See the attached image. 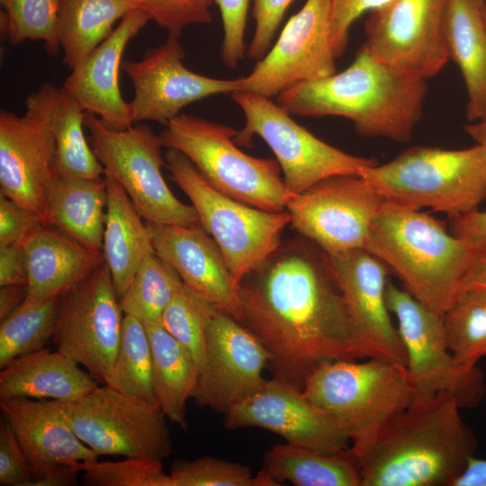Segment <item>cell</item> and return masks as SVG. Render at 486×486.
<instances>
[{
	"instance_id": "6da1fadb",
	"label": "cell",
	"mask_w": 486,
	"mask_h": 486,
	"mask_svg": "<svg viewBox=\"0 0 486 486\" xmlns=\"http://www.w3.org/2000/svg\"><path fill=\"white\" fill-rule=\"evenodd\" d=\"M242 318L266 350L272 377L302 389L319 365L379 358L362 336L328 256L302 236L279 248L238 286Z\"/></svg>"
},
{
	"instance_id": "7a4b0ae2",
	"label": "cell",
	"mask_w": 486,
	"mask_h": 486,
	"mask_svg": "<svg viewBox=\"0 0 486 486\" xmlns=\"http://www.w3.org/2000/svg\"><path fill=\"white\" fill-rule=\"evenodd\" d=\"M460 408L446 392L413 400L360 459L361 486H453L477 448Z\"/></svg>"
},
{
	"instance_id": "3957f363",
	"label": "cell",
	"mask_w": 486,
	"mask_h": 486,
	"mask_svg": "<svg viewBox=\"0 0 486 486\" xmlns=\"http://www.w3.org/2000/svg\"><path fill=\"white\" fill-rule=\"evenodd\" d=\"M427 90L426 80L399 74L363 45L346 69L289 88L276 104L290 115L344 117L359 135L406 142L422 116Z\"/></svg>"
},
{
	"instance_id": "277c9868",
	"label": "cell",
	"mask_w": 486,
	"mask_h": 486,
	"mask_svg": "<svg viewBox=\"0 0 486 486\" xmlns=\"http://www.w3.org/2000/svg\"><path fill=\"white\" fill-rule=\"evenodd\" d=\"M365 249L388 265L415 299L443 315L459 292L475 248L428 213L384 201Z\"/></svg>"
},
{
	"instance_id": "5b68a950",
	"label": "cell",
	"mask_w": 486,
	"mask_h": 486,
	"mask_svg": "<svg viewBox=\"0 0 486 486\" xmlns=\"http://www.w3.org/2000/svg\"><path fill=\"white\" fill-rule=\"evenodd\" d=\"M302 390L341 426L359 462L414 399L407 367L381 358L324 363L309 374Z\"/></svg>"
},
{
	"instance_id": "8992f818",
	"label": "cell",
	"mask_w": 486,
	"mask_h": 486,
	"mask_svg": "<svg viewBox=\"0 0 486 486\" xmlns=\"http://www.w3.org/2000/svg\"><path fill=\"white\" fill-rule=\"evenodd\" d=\"M362 176L385 201L455 218L477 210L486 199V144L463 149L412 147Z\"/></svg>"
},
{
	"instance_id": "52a82bcc",
	"label": "cell",
	"mask_w": 486,
	"mask_h": 486,
	"mask_svg": "<svg viewBox=\"0 0 486 486\" xmlns=\"http://www.w3.org/2000/svg\"><path fill=\"white\" fill-rule=\"evenodd\" d=\"M237 130L202 117L180 113L160 131L164 147L176 149L219 192L250 206L283 212L293 196L276 160L251 157L234 140Z\"/></svg>"
},
{
	"instance_id": "ba28073f",
	"label": "cell",
	"mask_w": 486,
	"mask_h": 486,
	"mask_svg": "<svg viewBox=\"0 0 486 486\" xmlns=\"http://www.w3.org/2000/svg\"><path fill=\"white\" fill-rule=\"evenodd\" d=\"M165 160L171 179L189 198L200 224L220 247L239 286L279 248L291 222L290 213L261 210L219 192L176 149L167 148Z\"/></svg>"
},
{
	"instance_id": "9c48e42d",
	"label": "cell",
	"mask_w": 486,
	"mask_h": 486,
	"mask_svg": "<svg viewBox=\"0 0 486 486\" xmlns=\"http://www.w3.org/2000/svg\"><path fill=\"white\" fill-rule=\"evenodd\" d=\"M88 140L104 169L126 192L147 222L195 227L200 224L193 205L179 201L162 175L166 166L159 134L145 123L123 130L108 128L96 115L85 112Z\"/></svg>"
},
{
	"instance_id": "30bf717a",
	"label": "cell",
	"mask_w": 486,
	"mask_h": 486,
	"mask_svg": "<svg viewBox=\"0 0 486 486\" xmlns=\"http://www.w3.org/2000/svg\"><path fill=\"white\" fill-rule=\"evenodd\" d=\"M231 98L246 118L235 142L250 147L253 137H260L274 152L284 184L293 196L325 178L362 176L378 164L374 158L346 153L318 139L270 98L242 90L231 93Z\"/></svg>"
},
{
	"instance_id": "8fae6325",
	"label": "cell",
	"mask_w": 486,
	"mask_h": 486,
	"mask_svg": "<svg viewBox=\"0 0 486 486\" xmlns=\"http://www.w3.org/2000/svg\"><path fill=\"white\" fill-rule=\"evenodd\" d=\"M386 301L398 320L413 400L446 392L461 408L477 406L486 392L483 373L477 365L465 366L454 358L446 344L443 315L392 283L386 286Z\"/></svg>"
},
{
	"instance_id": "7c38bea8",
	"label": "cell",
	"mask_w": 486,
	"mask_h": 486,
	"mask_svg": "<svg viewBox=\"0 0 486 486\" xmlns=\"http://www.w3.org/2000/svg\"><path fill=\"white\" fill-rule=\"evenodd\" d=\"M71 427L97 455L163 460L173 452L166 415L158 402L107 384L68 402Z\"/></svg>"
},
{
	"instance_id": "4fadbf2b",
	"label": "cell",
	"mask_w": 486,
	"mask_h": 486,
	"mask_svg": "<svg viewBox=\"0 0 486 486\" xmlns=\"http://www.w3.org/2000/svg\"><path fill=\"white\" fill-rule=\"evenodd\" d=\"M124 313L104 264L60 299L52 338L58 351L107 383L119 348Z\"/></svg>"
},
{
	"instance_id": "5bb4252c",
	"label": "cell",
	"mask_w": 486,
	"mask_h": 486,
	"mask_svg": "<svg viewBox=\"0 0 486 486\" xmlns=\"http://www.w3.org/2000/svg\"><path fill=\"white\" fill-rule=\"evenodd\" d=\"M448 0H389L368 12L364 44L378 61L427 80L449 59L444 17Z\"/></svg>"
},
{
	"instance_id": "9a60e30c",
	"label": "cell",
	"mask_w": 486,
	"mask_h": 486,
	"mask_svg": "<svg viewBox=\"0 0 486 486\" xmlns=\"http://www.w3.org/2000/svg\"><path fill=\"white\" fill-rule=\"evenodd\" d=\"M383 197L362 176L325 178L294 195L286 210L292 227L327 254L366 246Z\"/></svg>"
},
{
	"instance_id": "2e32d148",
	"label": "cell",
	"mask_w": 486,
	"mask_h": 486,
	"mask_svg": "<svg viewBox=\"0 0 486 486\" xmlns=\"http://www.w3.org/2000/svg\"><path fill=\"white\" fill-rule=\"evenodd\" d=\"M332 0H307L252 71L239 77L242 91L266 98L301 83L336 73L330 36Z\"/></svg>"
},
{
	"instance_id": "e0dca14e",
	"label": "cell",
	"mask_w": 486,
	"mask_h": 486,
	"mask_svg": "<svg viewBox=\"0 0 486 486\" xmlns=\"http://www.w3.org/2000/svg\"><path fill=\"white\" fill-rule=\"evenodd\" d=\"M268 360L251 331L216 309L206 328L204 357L192 398L198 406L225 414L262 387Z\"/></svg>"
},
{
	"instance_id": "ac0fdd59",
	"label": "cell",
	"mask_w": 486,
	"mask_h": 486,
	"mask_svg": "<svg viewBox=\"0 0 486 486\" xmlns=\"http://www.w3.org/2000/svg\"><path fill=\"white\" fill-rule=\"evenodd\" d=\"M178 36L148 50L140 60H125L122 68L133 86L130 103L134 124L145 121L166 125L190 104L241 89L240 80L218 79L189 70Z\"/></svg>"
},
{
	"instance_id": "d6986e66",
	"label": "cell",
	"mask_w": 486,
	"mask_h": 486,
	"mask_svg": "<svg viewBox=\"0 0 486 486\" xmlns=\"http://www.w3.org/2000/svg\"><path fill=\"white\" fill-rule=\"evenodd\" d=\"M224 417L226 429L260 428L286 443L323 453H340L351 446L341 426L313 405L302 389L273 377Z\"/></svg>"
},
{
	"instance_id": "ffe728a7",
	"label": "cell",
	"mask_w": 486,
	"mask_h": 486,
	"mask_svg": "<svg viewBox=\"0 0 486 486\" xmlns=\"http://www.w3.org/2000/svg\"><path fill=\"white\" fill-rule=\"evenodd\" d=\"M56 143L47 121L26 108L0 112V195L43 216L58 178Z\"/></svg>"
},
{
	"instance_id": "44dd1931",
	"label": "cell",
	"mask_w": 486,
	"mask_h": 486,
	"mask_svg": "<svg viewBox=\"0 0 486 486\" xmlns=\"http://www.w3.org/2000/svg\"><path fill=\"white\" fill-rule=\"evenodd\" d=\"M155 253L194 293L241 321L238 286L213 238L202 225L184 227L147 222Z\"/></svg>"
},
{
	"instance_id": "7402d4cb",
	"label": "cell",
	"mask_w": 486,
	"mask_h": 486,
	"mask_svg": "<svg viewBox=\"0 0 486 486\" xmlns=\"http://www.w3.org/2000/svg\"><path fill=\"white\" fill-rule=\"evenodd\" d=\"M327 256L362 336L379 358L407 367L406 352L387 305L385 264L364 248Z\"/></svg>"
},
{
	"instance_id": "603a6c76",
	"label": "cell",
	"mask_w": 486,
	"mask_h": 486,
	"mask_svg": "<svg viewBox=\"0 0 486 486\" xmlns=\"http://www.w3.org/2000/svg\"><path fill=\"white\" fill-rule=\"evenodd\" d=\"M150 21L140 9L129 12L101 44L71 70L63 87L82 108L96 115L108 128L123 130L131 127L130 103L120 89V69L123 52Z\"/></svg>"
},
{
	"instance_id": "cb8c5ba5",
	"label": "cell",
	"mask_w": 486,
	"mask_h": 486,
	"mask_svg": "<svg viewBox=\"0 0 486 486\" xmlns=\"http://www.w3.org/2000/svg\"><path fill=\"white\" fill-rule=\"evenodd\" d=\"M68 402L22 397L0 399L4 419L15 435L34 479L59 465L98 458L73 430Z\"/></svg>"
},
{
	"instance_id": "d4e9b609",
	"label": "cell",
	"mask_w": 486,
	"mask_h": 486,
	"mask_svg": "<svg viewBox=\"0 0 486 486\" xmlns=\"http://www.w3.org/2000/svg\"><path fill=\"white\" fill-rule=\"evenodd\" d=\"M24 248L27 284L22 303L61 297L104 264L102 253L48 226L39 229Z\"/></svg>"
},
{
	"instance_id": "484cf974",
	"label": "cell",
	"mask_w": 486,
	"mask_h": 486,
	"mask_svg": "<svg viewBox=\"0 0 486 486\" xmlns=\"http://www.w3.org/2000/svg\"><path fill=\"white\" fill-rule=\"evenodd\" d=\"M26 108L47 121L56 143L58 177L91 180L104 176V169L84 132L85 110L63 87L44 83L25 99Z\"/></svg>"
},
{
	"instance_id": "4316f807",
	"label": "cell",
	"mask_w": 486,
	"mask_h": 486,
	"mask_svg": "<svg viewBox=\"0 0 486 486\" xmlns=\"http://www.w3.org/2000/svg\"><path fill=\"white\" fill-rule=\"evenodd\" d=\"M76 362L45 347L21 356L2 368L0 399L76 400L98 383Z\"/></svg>"
},
{
	"instance_id": "83f0119b",
	"label": "cell",
	"mask_w": 486,
	"mask_h": 486,
	"mask_svg": "<svg viewBox=\"0 0 486 486\" xmlns=\"http://www.w3.org/2000/svg\"><path fill=\"white\" fill-rule=\"evenodd\" d=\"M482 0H448L444 37L466 88L469 121L486 118V22Z\"/></svg>"
},
{
	"instance_id": "f1b7e54d",
	"label": "cell",
	"mask_w": 486,
	"mask_h": 486,
	"mask_svg": "<svg viewBox=\"0 0 486 486\" xmlns=\"http://www.w3.org/2000/svg\"><path fill=\"white\" fill-rule=\"evenodd\" d=\"M107 205L102 254L121 298L144 259L152 253L150 230L123 188L104 175Z\"/></svg>"
},
{
	"instance_id": "f546056e",
	"label": "cell",
	"mask_w": 486,
	"mask_h": 486,
	"mask_svg": "<svg viewBox=\"0 0 486 486\" xmlns=\"http://www.w3.org/2000/svg\"><path fill=\"white\" fill-rule=\"evenodd\" d=\"M106 205L104 176L91 180L58 177L48 198L43 224L102 253Z\"/></svg>"
},
{
	"instance_id": "4dcf8cb0",
	"label": "cell",
	"mask_w": 486,
	"mask_h": 486,
	"mask_svg": "<svg viewBox=\"0 0 486 486\" xmlns=\"http://www.w3.org/2000/svg\"><path fill=\"white\" fill-rule=\"evenodd\" d=\"M261 473L276 486H361L358 458L349 448L328 454L289 443L277 444L264 455Z\"/></svg>"
},
{
	"instance_id": "1f68e13d",
	"label": "cell",
	"mask_w": 486,
	"mask_h": 486,
	"mask_svg": "<svg viewBox=\"0 0 486 486\" xmlns=\"http://www.w3.org/2000/svg\"><path fill=\"white\" fill-rule=\"evenodd\" d=\"M144 324L151 346L158 403L166 418L186 429V404L196 384L197 364L160 322Z\"/></svg>"
},
{
	"instance_id": "d6a6232c",
	"label": "cell",
	"mask_w": 486,
	"mask_h": 486,
	"mask_svg": "<svg viewBox=\"0 0 486 486\" xmlns=\"http://www.w3.org/2000/svg\"><path fill=\"white\" fill-rule=\"evenodd\" d=\"M132 9L130 0H60L58 37L63 63L72 69Z\"/></svg>"
},
{
	"instance_id": "836d02e7",
	"label": "cell",
	"mask_w": 486,
	"mask_h": 486,
	"mask_svg": "<svg viewBox=\"0 0 486 486\" xmlns=\"http://www.w3.org/2000/svg\"><path fill=\"white\" fill-rule=\"evenodd\" d=\"M105 384L128 395L158 402L149 338L145 324L133 316L124 314L113 369Z\"/></svg>"
},
{
	"instance_id": "e575fe53",
	"label": "cell",
	"mask_w": 486,
	"mask_h": 486,
	"mask_svg": "<svg viewBox=\"0 0 486 486\" xmlns=\"http://www.w3.org/2000/svg\"><path fill=\"white\" fill-rule=\"evenodd\" d=\"M61 297L22 303L1 320L0 367L46 347L57 326Z\"/></svg>"
},
{
	"instance_id": "d590c367",
	"label": "cell",
	"mask_w": 486,
	"mask_h": 486,
	"mask_svg": "<svg viewBox=\"0 0 486 486\" xmlns=\"http://www.w3.org/2000/svg\"><path fill=\"white\" fill-rule=\"evenodd\" d=\"M446 344L458 363L476 366L486 356V290L461 291L443 314Z\"/></svg>"
},
{
	"instance_id": "8d00e7d4",
	"label": "cell",
	"mask_w": 486,
	"mask_h": 486,
	"mask_svg": "<svg viewBox=\"0 0 486 486\" xmlns=\"http://www.w3.org/2000/svg\"><path fill=\"white\" fill-rule=\"evenodd\" d=\"M184 285L178 274L156 253L148 256L120 298L124 314L144 323L160 322L162 314Z\"/></svg>"
},
{
	"instance_id": "74e56055",
	"label": "cell",
	"mask_w": 486,
	"mask_h": 486,
	"mask_svg": "<svg viewBox=\"0 0 486 486\" xmlns=\"http://www.w3.org/2000/svg\"><path fill=\"white\" fill-rule=\"evenodd\" d=\"M60 0H1V32L13 46L41 40L49 55L60 51L58 16Z\"/></svg>"
},
{
	"instance_id": "f35d334b",
	"label": "cell",
	"mask_w": 486,
	"mask_h": 486,
	"mask_svg": "<svg viewBox=\"0 0 486 486\" xmlns=\"http://www.w3.org/2000/svg\"><path fill=\"white\" fill-rule=\"evenodd\" d=\"M216 309L184 284L161 317L166 330L191 352L198 372L204 357L206 328Z\"/></svg>"
},
{
	"instance_id": "ab89813d",
	"label": "cell",
	"mask_w": 486,
	"mask_h": 486,
	"mask_svg": "<svg viewBox=\"0 0 486 486\" xmlns=\"http://www.w3.org/2000/svg\"><path fill=\"white\" fill-rule=\"evenodd\" d=\"M169 474L172 486H276L248 465L209 455L176 460Z\"/></svg>"
},
{
	"instance_id": "60d3db41",
	"label": "cell",
	"mask_w": 486,
	"mask_h": 486,
	"mask_svg": "<svg viewBox=\"0 0 486 486\" xmlns=\"http://www.w3.org/2000/svg\"><path fill=\"white\" fill-rule=\"evenodd\" d=\"M87 486H172L161 460L127 457L122 461L76 464Z\"/></svg>"
},
{
	"instance_id": "b9f144b4",
	"label": "cell",
	"mask_w": 486,
	"mask_h": 486,
	"mask_svg": "<svg viewBox=\"0 0 486 486\" xmlns=\"http://www.w3.org/2000/svg\"><path fill=\"white\" fill-rule=\"evenodd\" d=\"M134 8L143 11L150 21L180 36L189 25L212 22L211 7L214 0H130Z\"/></svg>"
},
{
	"instance_id": "7bdbcfd3",
	"label": "cell",
	"mask_w": 486,
	"mask_h": 486,
	"mask_svg": "<svg viewBox=\"0 0 486 486\" xmlns=\"http://www.w3.org/2000/svg\"><path fill=\"white\" fill-rule=\"evenodd\" d=\"M223 24L220 56L224 64L234 68L246 53L245 29L249 0H214Z\"/></svg>"
},
{
	"instance_id": "ee69618b",
	"label": "cell",
	"mask_w": 486,
	"mask_h": 486,
	"mask_svg": "<svg viewBox=\"0 0 486 486\" xmlns=\"http://www.w3.org/2000/svg\"><path fill=\"white\" fill-rule=\"evenodd\" d=\"M42 226V218L37 212L0 195V247L24 246Z\"/></svg>"
},
{
	"instance_id": "f6af8a7d",
	"label": "cell",
	"mask_w": 486,
	"mask_h": 486,
	"mask_svg": "<svg viewBox=\"0 0 486 486\" xmlns=\"http://www.w3.org/2000/svg\"><path fill=\"white\" fill-rule=\"evenodd\" d=\"M292 0H254L255 32L247 54L259 60L270 50L285 11Z\"/></svg>"
},
{
	"instance_id": "bcb514c9",
	"label": "cell",
	"mask_w": 486,
	"mask_h": 486,
	"mask_svg": "<svg viewBox=\"0 0 486 486\" xmlns=\"http://www.w3.org/2000/svg\"><path fill=\"white\" fill-rule=\"evenodd\" d=\"M34 479L24 453L9 424L0 422V485L28 486Z\"/></svg>"
},
{
	"instance_id": "7dc6e473",
	"label": "cell",
	"mask_w": 486,
	"mask_h": 486,
	"mask_svg": "<svg viewBox=\"0 0 486 486\" xmlns=\"http://www.w3.org/2000/svg\"><path fill=\"white\" fill-rule=\"evenodd\" d=\"M389 0H332L330 36L336 58L346 49L349 30L363 14L375 9Z\"/></svg>"
},
{
	"instance_id": "c3c4849f",
	"label": "cell",
	"mask_w": 486,
	"mask_h": 486,
	"mask_svg": "<svg viewBox=\"0 0 486 486\" xmlns=\"http://www.w3.org/2000/svg\"><path fill=\"white\" fill-rule=\"evenodd\" d=\"M27 284L26 255L23 245L0 247V286Z\"/></svg>"
},
{
	"instance_id": "681fc988",
	"label": "cell",
	"mask_w": 486,
	"mask_h": 486,
	"mask_svg": "<svg viewBox=\"0 0 486 486\" xmlns=\"http://www.w3.org/2000/svg\"><path fill=\"white\" fill-rule=\"evenodd\" d=\"M451 233L474 248L486 247V211L452 218Z\"/></svg>"
},
{
	"instance_id": "f907efd6",
	"label": "cell",
	"mask_w": 486,
	"mask_h": 486,
	"mask_svg": "<svg viewBox=\"0 0 486 486\" xmlns=\"http://www.w3.org/2000/svg\"><path fill=\"white\" fill-rule=\"evenodd\" d=\"M468 289L486 290V247L475 248L459 292Z\"/></svg>"
},
{
	"instance_id": "816d5d0a",
	"label": "cell",
	"mask_w": 486,
	"mask_h": 486,
	"mask_svg": "<svg viewBox=\"0 0 486 486\" xmlns=\"http://www.w3.org/2000/svg\"><path fill=\"white\" fill-rule=\"evenodd\" d=\"M74 464H63L52 468L33 479L28 486H70L76 483L79 469Z\"/></svg>"
},
{
	"instance_id": "f5cc1de1",
	"label": "cell",
	"mask_w": 486,
	"mask_h": 486,
	"mask_svg": "<svg viewBox=\"0 0 486 486\" xmlns=\"http://www.w3.org/2000/svg\"><path fill=\"white\" fill-rule=\"evenodd\" d=\"M453 486H486V459L472 456Z\"/></svg>"
},
{
	"instance_id": "db71d44e",
	"label": "cell",
	"mask_w": 486,
	"mask_h": 486,
	"mask_svg": "<svg viewBox=\"0 0 486 486\" xmlns=\"http://www.w3.org/2000/svg\"><path fill=\"white\" fill-rule=\"evenodd\" d=\"M25 297V284L0 286V320H3L15 310Z\"/></svg>"
},
{
	"instance_id": "11a10c76",
	"label": "cell",
	"mask_w": 486,
	"mask_h": 486,
	"mask_svg": "<svg viewBox=\"0 0 486 486\" xmlns=\"http://www.w3.org/2000/svg\"><path fill=\"white\" fill-rule=\"evenodd\" d=\"M464 130L477 143L486 144V120L465 125Z\"/></svg>"
},
{
	"instance_id": "9f6ffc18",
	"label": "cell",
	"mask_w": 486,
	"mask_h": 486,
	"mask_svg": "<svg viewBox=\"0 0 486 486\" xmlns=\"http://www.w3.org/2000/svg\"><path fill=\"white\" fill-rule=\"evenodd\" d=\"M483 16H484L485 22H486V4H485V3H484V5H483ZM484 120H486V118Z\"/></svg>"
},
{
	"instance_id": "6f0895ef",
	"label": "cell",
	"mask_w": 486,
	"mask_h": 486,
	"mask_svg": "<svg viewBox=\"0 0 486 486\" xmlns=\"http://www.w3.org/2000/svg\"><path fill=\"white\" fill-rule=\"evenodd\" d=\"M482 1H483V2L485 3V4H486V0H482Z\"/></svg>"
},
{
	"instance_id": "680465c9",
	"label": "cell",
	"mask_w": 486,
	"mask_h": 486,
	"mask_svg": "<svg viewBox=\"0 0 486 486\" xmlns=\"http://www.w3.org/2000/svg\"><path fill=\"white\" fill-rule=\"evenodd\" d=\"M1 1V0H0Z\"/></svg>"
}]
</instances>
